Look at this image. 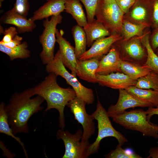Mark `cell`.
I'll return each mask as SVG.
<instances>
[{
  "label": "cell",
  "mask_w": 158,
  "mask_h": 158,
  "mask_svg": "<svg viewBox=\"0 0 158 158\" xmlns=\"http://www.w3.org/2000/svg\"><path fill=\"white\" fill-rule=\"evenodd\" d=\"M34 95L32 88L15 93L5 106L9 124L15 135L19 133H28V120L33 114L43 109L41 105L44 99L38 95L31 98Z\"/></svg>",
  "instance_id": "cell-1"
},
{
  "label": "cell",
  "mask_w": 158,
  "mask_h": 158,
  "mask_svg": "<svg viewBox=\"0 0 158 158\" xmlns=\"http://www.w3.org/2000/svg\"><path fill=\"white\" fill-rule=\"evenodd\" d=\"M57 75L53 73H49L44 80L32 88L35 95L42 97L47 103L45 110L47 111L52 109L57 110L59 113V127L63 129L65 127L64 111L68 102L76 96L72 88H63L57 83Z\"/></svg>",
  "instance_id": "cell-2"
},
{
  "label": "cell",
  "mask_w": 158,
  "mask_h": 158,
  "mask_svg": "<svg viewBox=\"0 0 158 158\" xmlns=\"http://www.w3.org/2000/svg\"><path fill=\"white\" fill-rule=\"evenodd\" d=\"M146 111L139 109L125 111L112 118L113 121L126 129L139 131L143 136L158 139L157 125L148 121Z\"/></svg>",
  "instance_id": "cell-3"
},
{
  "label": "cell",
  "mask_w": 158,
  "mask_h": 158,
  "mask_svg": "<svg viewBox=\"0 0 158 158\" xmlns=\"http://www.w3.org/2000/svg\"><path fill=\"white\" fill-rule=\"evenodd\" d=\"M91 115L93 119L97 121L98 133L95 141L89 145L87 150L89 156L98 152L101 141L106 137H112L115 138L118 140V144L122 146L128 141L127 139L123 135L114 128L107 114V111L99 100L96 109Z\"/></svg>",
  "instance_id": "cell-4"
},
{
  "label": "cell",
  "mask_w": 158,
  "mask_h": 158,
  "mask_svg": "<svg viewBox=\"0 0 158 158\" xmlns=\"http://www.w3.org/2000/svg\"><path fill=\"white\" fill-rule=\"evenodd\" d=\"M46 70L49 73H53L64 78L75 90L76 96L82 99L87 104L93 103L94 96L93 90L83 85L76 77L67 71L63 63L59 50L56 54L53 60L46 64Z\"/></svg>",
  "instance_id": "cell-5"
},
{
  "label": "cell",
  "mask_w": 158,
  "mask_h": 158,
  "mask_svg": "<svg viewBox=\"0 0 158 158\" xmlns=\"http://www.w3.org/2000/svg\"><path fill=\"white\" fill-rule=\"evenodd\" d=\"M124 15L116 0H99L95 16L111 34H119Z\"/></svg>",
  "instance_id": "cell-6"
},
{
  "label": "cell",
  "mask_w": 158,
  "mask_h": 158,
  "mask_svg": "<svg viewBox=\"0 0 158 158\" xmlns=\"http://www.w3.org/2000/svg\"><path fill=\"white\" fill-rule=\"evenodd\" d=\"M62 19V16L59 14L52 16L50 20L46 18L43 22L44 29L40 36L39 41L42 47L40 56L43 64L50 63L54 58V47L56 42V27L61 22Z\"/></svg>",
  "instance_id": "cell-7"
},
{
  "label": "cell",
  "mask_w": 158,
  "mask_h": 158,
  "mask_svg": "<svg viewBox=\"0 0 158 158\" xmlns=\"http://www.w3.org/2000/svg\"><path fill=\"white\" fill-rule=\"evenodd\" d=\"M83 131L78 129L74 134H72L63 129H59L57 132L56 137L58 139H61L63 142L65 151L62 158H87L89 141L81 140Z\"/></svg>",
  "instance_id": "cell-8"
},
{
  "label": "cell",
  "mask_w": 158,
  "mask_h": 158,
  "mask_svg": "<svg viewBox=\"0 0 158 158\" xmlns=\"http://www.w3.org/2000/svg\"><path fill=\"white\" fill-rule=\"evenodd\" d=\"M140 37L135 36L127 40L121 39L114 43L122 60L141 65L144 64L147 57V52L142 43Z\"/></svg>",
  "instance_id": "cell-9"
},
{
  "label": "cell",
  "mask_w": 158,
  "mask_h": 158,
  "mask_svg": "<svg viewBox=\"0 0 158 158\" xmlns=\"http://www.w3.org/2000/svg\"><path fill=\"white\" fill-rule=\"evenodd\" d=\"M86 104L83 100L76 96L67 105L73 114L75 119L83 127L81 140L84 142L88 141L95 133V129L94 119L91 115L88 114L86 111Z\"/></svg>",
  "instance_id": "cell-10"
},
{
  "label": "cell",
  "mask_w": 158,
  "mask_h": 158,
  "mask_svg": "<svg viewBox=\"0 0 158 158\" xmlns=\"http://www.w3.org/2000/svg\"><path fill=\"white\" fill-rule=\"evenodd\" d=\"M154 0H136L123 19L133 23L151 27Z\"/></svg>",
  "instance_id": "cell-11"
},
{
  "label": "cell",
  "mask_w": 158,
  "mask_h": 158,
  "mask_svg": "<svg viewBox=\"0 0 158 158\" xmlns=\"http://www.w3.org/2000/svg\"><path fill=\"white\" fill-rule=\"evenodd\" d=\"M154 107L150 103L140 99L128 92L125 89L119 90V97L116 104L109 107L107 113L109 117L122 113L130 108Z\"/></svg>",
  "instance_id": "cell-12"
},
{
  "label": "cell",
  "mask_w": 158,
  "mask_h": 158,
  "mask_svg": "<svg viewBox=\"0 0 158 158\" xmlns=\"http://www.w3.org/2000/svg\"><path fill=\"white\" fill-rule=\"evenodd\" d=\"M122 38L120 34L115 33L99 39L93 43L90 48L82 55L79 59L83 60L97 58L100 60L109 51L115 42Z\"/></svg>",
  "instance_id": "cell-13"
},
{
  "label": "cell",
  "mask_w": 158,
  "mask_h": 158,
  "mask_svg": "<svg viewBox=\"0 0 158 158\" xmlns=\"http://www.w3.org/2000/svg\"><path fill=\"white\" fill-rule=\"evenodd\" d=\"M64 32L57 29L56 32V42L59 46L62 60L66 67L70 69L71 73L76 77V66L78 59L75 48L63 37Z\"/></svg>",
  "instance_id": "cell-14"
},
{
  "label": "cell",
  "mask_w": 158,
  "mask_h": 158,
  "mask_svg": "<svg viewBox=\"0 0 158 158\" xmlns=\"http://www.w3.org/2000/svg\"><path fill=\"white\" fill-rule=\"evenodd\" d=\"M96 75L97 83L99 85L118 90L135 86L137 80L132 79L122 72L113 73L106 75L96 74Z\"/></svg>",
  "instance_id": "cell-15"
},
{
  "label": "cell",
  "mask_w": 158,
  "mask_h": 158,
  "mask_svg": "<svg viewBox=\"0 0 158 158\" xmlns=\"http://www.w3.org/2000/svg\"><path fill=\"white\" fill-rule=\"evenodd\" d=\"M122 61L118 49L114 44L109 51L99 60L96 73L106 75L114 72H121Z\"/></svg>",
  "instance_id": "cell-16"
},
{
  "label": "cell",
  "mask_w": 158,
  "mask_h": 158,
  "mask_svg": "<svg viewBox=\"0 0 158 158\" xmlns=\"http://www.w3.org/2000/svg\"><path fill=\"white\" fill-rule=\"evenodd\" d=\"M1 24L14 25L19 33L32 32L36 27L34 22L16 12L12 9L5 13L0 18Z\"/></svg>",
  "instance_id": "cell-17"
},
{
  "label": "cell",
  "mask_w": 158,
  "mask_h": 158,
  "mask_svg": "<svg viewBox=\"0 0 158 158\" xmlns=\"http://www.w3.org/2000/svg\"><path fill=\"white\" fill-rule=\"evenodd\" d=\"M100 60L97 58L83 60L78 59L76 75L80 78L89 83H97L96 71Z\"/></svg>",
  "instance_id": "cell-18"
},
{
  "label": "cell",
  "mask_w": 158,
  "mask_h": 158,
  "mask_svg": "<svg viewBox=\"0 0 158 158\" xmlns=\"http://www.w3.org/2000/svg\"><path fill=\"white\" fill-rule=\"evenodd\" d=\"M66 0H49L34 12L30 19L35 21L60 14L65 9Z\"/></svg>",
  "instance_id": "cell-19"
},
{
  "label": "cell",
  "mask_w": 158,
  "mask_h": 158,
  "mask_svg": "<svg viewBox=\"0 0 158 158\" xmlns=\"http://www.w3.org/2000/svg\"><path fill=\"white\" fill-rule=\"evenodd\" d=\"M86 34L87 46H91L96 40L110 35L109 31L101 23L95 19L83 27Z\"/></svg>",
  "instance_id": "cell-20"
},
{
  "label": "cell",
  "mask_w": 158,
  "mask_h": 158,
  "mask_svg": "<svg viewBox=\"0 0 158 158\" xmlns=\"http://www.w3.org/2000/svg\"><path fill=\"white\" fill-rule=\"evenodd\" d=\"M150 28H146L140 37L142 43L147 52V59L143 66L158 74V56L153 50L149 43V37L151 32Z\"/></svg>",
  "instance_id": "cell-21"
},
{
  "label": "cell",
  "mask_w": 158,
  "mask_h": 158,
  "mask_svg": "<svg viewBox=\"0 0 158 158\" xmlns=\"http://www.w3.org/2000/svg\"><path fill=\"white\" fill-rule=\"evenodd\" d=\"M65 11L72 16L78 25L83 27L87 24V18L79 0H66Z\"/></svg>",
  "instance_id": "cell-22"
},
{
  "label": "cell",
  "mask_w": 158,
  "mask_h": 158,
  "mask_svg": "<svg viewBox=\"0 0 158 158\" xmlns=\"http://www.w3.org/2000/svg\"><path fill=\"white\" fill-rule=\"evenodd\" d=\"M121 69V72L137 80L152 71L143 65L124 60L122 61Z\"/></svg>",
  "instance_id": "cell-23"
},
{
  "label": "cell",
  "mask_w": 158,
  "mask_h": 158,
  "mask_svg": "<svg viewBox=\"0 0 158 158\" xmlns=\"http://www.w3.org/2000/svg\"><path fill=\"white\" fill-rule=\"evenodd\" d=\"M125 89L136 97L150 103L154 107L158 106V91L140 88L135 86H130Z\"/></svg>",
  "instance_id": "cell-24"
},
{
  "label": "cell",
  "mask_w": 158,
  "mask_h": 158,
  "mask_svg": "<svg viewBox=\"0 0 158 158\" xmlns=\"http://www.w3.org/2000/svg\"><path fill=\"white\" fill-rule=\"evenodd\" d=\"M72 31L75 43V55L77 58L79 59L86 51L87 40L86 34L82 27L78 25L73 26Z\"/></svg>",
  "instance_id": "cell-25"
},
{
  "label": "cell",
  "mask_w": 158,
  "mask_h": 158,
  "mask_svg": "<svg viewBox=\"0 0 158 158\" xmlns=\"http://www.w3.org/2000/svg\"><path fill=\"white\" fill-rule=\"evenodd\" d=\"M147 28L148 27L123 19L119 34L122 37V39L127 40L135 36H141Z\"/></svg>",
  "instance_id": "cell-26"
},
{
  "label": "cell",
  "mask_w": 158,
  "mask_h": 158,
  "mask_svg": "<svg viewBox=\"0 0 158 158\" xmlns=\"http://www.w3.org/2000/svg\"><path fill=\"white\" fill-rule=\"evenodd\" d=\"M28 48V43L25 41L13 48L8 47L0 43V51L8 55L11 61L17 59H24L29 57L30 52Z\"/></svg>",
  "instance_id": "cell-27"
},
{
  "label": "cell",
  "mask_w": 158,
  "mask_h": 158,
  "mask_svg": "<svg viewBox=\"0 0 158 158\" xmlns=\"http://www.w3.org/2000/svg\"><path fill=\"white\" fill-rule=\"evenodd\" d=\"M5 104L1 102L0 104V133L11 136L16 140L20 145L26 158H28L27 151L23 143L19 137L15 136L10 127L8 121L7 114L5 111Z\"/></svg>",
  "instance_id": "cell-28"
},
{
  "label": "cell",
  "mask_w": 158,
  "mask_h": 158,
  "mask_svg": "<svg viewBox=\"0 0 158 158\" xmlns=\"http://www.w3.org/2000/svg\"><path fill=\"white\" fill-rule=\"evenodd\" d=\"M135 86L140 88L158 91V74L150 71L145 75L138 79Z\"/></svg>",
  "instance_id": "cell-29"
},
{
  "label": "cell",
  "mask_w": 158,
  "mask_h": 158,
  "mask_svg": "<svg viewBox=\"0 0 158 158\" xmlns=\"http://www.w3.org/2000/svg\"><path fill=\"white\" fill-rule=\"evenodd\" d=\"M106 158H140L139 154L129 149L124 150L118 144L116 149L104 155Z\"/></svg>",
  "instance_id": "cell-30"
},
{
  "label": "cell",
  "mask_w": 158,
  "mask_h": 158,
  "mask_svg": "<svg viewBox=\"0 0 158 158\" xmlns=\"http://www.w3.org/2000/svg\"><path fill=\"white\" fill-rule=\"evenodd\" d=\"M84 4L87 13L88 23L94 20L95 12L99 0H79Z\"/></svg>",
  "instance_id": "cell-31"
},
{
  "label": "cell",
  "mask_w": 158,
  "mask_h": 158,
  "mask_svg": "<svg viewBox=\"0 0 158 158\" xmlns=\"http://www.w3.org/2000/svg\"><path fill=\"white\" fill-rule=\"evenodd\" d=\"M30 6L28 0H16L13 7L14 11L26 17L28 13Z\"/></svg>",
  "instance_id": "cell-32"
},
{
  "label": "cell",
  "mask_w": 158,
  "mask_h": 158,
  "mask_svg": "<svg viewBox=\"0 0 158 158\" xmlns=\"http://www.w3.org/2000/svg\"><path fill=\"white\" fill-rule=\"evenodd\" d=\"M4 37L0 42L7 43L11 41L15 36L18 35V32L16 28L10 27L6 28L3 32Z\"/></svg>",
  "instance_id": "cell-33"
},
{
  "label": "cell",
  "mask_w": 158,
  "mask_h": 158,
  "mask_svg": "<svg viewBox=\"0 0 158 158\" xmlns=\"http://www.w3.org/2000/svg\"><path fill=\"white\" fill-rule=\"evenodd\" d=\"M150 45L155 52L158 49V28L152 29L149 37Z\"/></svg>",
  "instance_id": "cell-34"
},
{
  "label": "cell",
  "mask_w": 158,
  "mask_h": 158,
  "mask_svg": "<svg viewBox=\"0 0 158 158\" xmlns=\"http://www.w3.org/2000/svg\"><path fill=\"white\" fill-rule=\"evenodd\" d=\"M136 0H116V3L124 14L127 13Z\"/></svg>",
  "instance_id": "cell-35"
},
{
  "label": "cell",
  "mask_w": 158,
  "mask_h": 158,
  "mask_svg": "<svg viewBox=\"0 0 158 158\" xmlns=\"http://www.w3.org/2000/svg\"><path fill=\"white\" fill-rule=\"evenodd\" d=\"M151 27L152 29L158 28V0H154L152 24Z\"/></svg>",
  "instance_id": "cell-36"
},
{
  "label": "cell",
  "mask_w": 158,
  "mask_h": 158,
  "mask_svg": "<svg viewBox=\"0 0 158 158\" xmlns=\"http://www.w3.org/2000/svg\"><path fill=\"white\" fill-rule=\"evenodd\" d=\"M22 40L23 38L22 37L17 35L11 41L9 42L4 43L0 42V43L3 44L8 47L13 48L20 44L22 43L21 41Z\"/></svg>",
  "instance_id": "cell-37"
},
{
  "label": "cell",
  "mask_w": 158,
  "mask_h": 158,
  "mask_svg": "<svg viewBox=\"0 0 158 158\" xmlns=\"http://www.w3.org/2000/svg\"><path fill=\"white\" fill-rule=\"evenodd\" d=\"M146 111L147 114V119L148 121L150 122V119L152 116L155 115H158V106L149 107Z\"/></svg>",
  "instance_id": "cell-38"
},
{
  "label": "cell",
  "mask_w": 158,
  "mask_h": 158,
  "mask_svg": "<svg viewBox=\"0 0 158 158\" xmlns=\"http://www.w3.org/2000/svg\"><path fill=\"white\" fill-rule=\"evenodd\" d=\"M149 153V155L147 158H158V146L150 148Z\"/></svg>",
  "instance_id": "cell-39"
},
{
  "label": "cell",
  "mask_w": 158,
  "mask_h": 158,
  "mask_svg": "<svg viewBox=\"0 0 158 158\" xmlns=\"http://www.w3.org/2000/svg\"><path fill=\"white\" fill-rule=\"evenodd\" d=\"M155 53L158 56V49L156 51Z\"/></svg>",
  "instance_id": "cell-40"
},
{
  "label": "cell",
  "mask_w": 158,
  "mask_h": 158,
  "mask_svg": "<svg viewBox=\"0 0 158 158\" xmlns=\"http://www.w3.org/2000/svg\"><path fill=\"white\" fill-rule=\"evenodd\" d=\"M157 128L158 129V126H157Z\"/></svg>",
  "instance_id": "cell-41"
},
{
  "label": "cell",
  "mask_w": 158,
  "mask_h": 158,
  "mask_svg": "<svg viewBox=\"0 0 158 158\" xmlns=\"http://www.w3.org/2000/svg\"><path fill=\"white\" fill-rule=\"evenodd\" d=\"M47 0V1H48L49 0Z\"/></svg>",
  "instance_id": "cell-42"
}]
</instances>
